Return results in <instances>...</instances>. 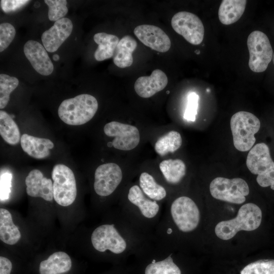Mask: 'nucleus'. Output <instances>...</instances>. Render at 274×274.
I'll return each instance as SVG.
<instances>
[{
  "label": "nucleus",
  "mask_w": 274,
  "mask_h": 274,
  "mask_svg": "<svg viewBox=\"0 0 274 274\" xmlns=\"http://www.w3.org/2000/svg\"><path fill=\"white\" fill-rule=\"evenodd\" d=\"M90 238L95 252L109 253L119 261L135 256L152 241L137 230L120 210L110 222L96 227Z\"/></svg>",
  "instance_id": "f257e3e1"
},
{
  "label": "nucleus",
  "mask_w": 274,
  "mask_h": 274,
  "mask_svg": "<svg viewBox=\"0 0 274 274\" xmlns=\"http://www.w3.org/2000/svg\"><path fill=\"white\" fill-rule=\"evenodd\" d=\"M200 210L190 197L170 199L152 236V241L175 249L180 234H190L198 227Z\"/></svg>",
  "instance_id": "f03ea898"
},
{
  "label": "nucleus",
  "mask_w": 274,
  "mask_h": 274,
  "mask_svg": "<svg viewBox=\"0 0 274 274\" xmlns=\"http://www.w3.org/2000/svg\"><path fill=\"white\" fill-rule=\"evenodd\" d=\"M120 210L137 230L152 240L162 214L161 203L148 198L138 184H130L124 189Z\"/></svg>",
  "instance_id": "7ed1b4c3"
},
{
  "label": "nucleus",
  "mask_w": 274,
  "mask_h": 274,
  "mask_svg": "<svg viewBox=\"0 0 274 274\" xmlns=\"http://www.w3.org/2000/svg\"><path fill=\"white\" fill-rule=\"evenodd\" d=\"M261 220L262 212L259 207L253 203H247L240 208L235 218L218 223L215 232L219 238L228 240L239 231L256 229L259 227Z\"/></svg>",
  "instance_id": "20e7f679"
},
{
  "label": "nucleus",
  "mask_w": 274,
  "mask_h": 274,
  "mask_svg": "<svg viewBox=\"0 0 274 274\" xmlns=\"http://www.w3.org/2000/svg\"><path fill=\"white\" fill-rule=\"evenodd\" d=\"M97 109L98 102L93 96L82 94L64 100L59 106L58 114L65 123L80 125L90 121Z\"/></svg>",
  "instance_id": "39448f33"
},
{
  "label": "nucleus",
  "mask_w": 274,
  "mask_h": 274,
  "mask_svg": "<svg viewBox=\"0 0 274 274\" xmlns=\"http://www.w3.org/2000/svg\"><path fill=\"white\" fill-rule=\"evenodd\" d=\"M260 128L259 119L251 113L239 111L230 119V128L234 147L238 151L250 150L255 143L254 135Z\"/></svg>",
  "instance_id": "423d86ee"
},
{
  "label": "nucleus",
  "mask_w": 274,
  "mask_h": 274,
  "mask_svg": "<svg viewBox=\"0 0 274 274\" xmlns=\"http://www.w3.org/2000/svg\"><path fill=\"white\" fill-rule=\"evenodd\" d=\"M246 165L251 173L257 175L256 181L260 186L274 185V161L266 144L258 143L252 148L247 155Z\"/></svg>",
  "instance_id": "0eeeda50"
},
{
  "label": "nucleus",
  "mask_w": 274,
  "mask_h": 274,
  "mask_svg": "<svg viewBox=\"0 0 274 274\" xmlns=\"http://www.w3.org/2000/svg\"><path fill=\"white\" fill-rule=\"evenodd\" d=\"M51 175L55 201L63 207L72 204L77 196L76 179L72 169L64 164H56Z\"/></svg>",
  "instance_id": "6e6552de"
},
{
  "label": "nucleus",
  "mask_w": 274,
  "mask_h": 274,
  "mask_svg": "<svg viewBox=\"0 0 274 274\" xmlns=\"http://www.w3.org/2000/svg\"><path fill=\"white\" fill-rule=\"evenodd\" d=\"M210 191L215 198L235 204H241L249 193L247 183L243 179L217 177L210 183Z\"/></svg>",
  "instance_id": "1a4fd4ad"
},
{
  "label": "nucleus",
  "mask_w": 274,
  "mask_h": 274,
  "mask_svg": "<svg viewBox=\"0 0 274 274\" xmlns=\"http://www.w3.org/2000/svg\"><path fill=\"white\" fill-rule=\"evenodd\" d=\"M250 57L249 66L256 73L265 71L272 59L273 52L267 36L259 30L252 32L247 39Z\"/></svg>",
  "instance_id": "9d476101"
},
{
  "label": "nucleus",
  "mask_w": 274,
  "mask_h": 274,
  "mask_svg": "<svg viewBox=\"0 0 274 274\" xmlns=\"http://www.w3.org/2000/svg\"><path fill=\"white\" fill-rule=\"evenodd\" d=\"M125 179L122 170L117 164L112 162L102 164L94 172V191L99 197H109L121 187Z\"/></svg>",
  "instance_id": "9b49d317"
},
{
  "label": "nucleus",
  "mask_w": 274,
  "mask_h": 274,
  "mask_svg": "<svg viewBox=\"0 0 274 274\" xmlns=\"http://www.w3.org/2000/svg\"><path fill=\"white\" fill-rule=\"evenodd\" d=\"M171 25L176 32L190 44L196 45L202 42L204 26L196 15L186 11L179 12L173 16Z\"/></svg>",
  "instance_id": "f8f14e48"
},
{
  "label": "nucleus",
  "mask_w": 274,
  "mask_h": 274,
  "mask_svg": "<svg viewBox=\"0 0 274 274\" xmlns=\"http://www.w3.org/2000/svg\"><path fill=\"white\" fill-rule=\"evenodd\" d=\"M104 131L108 136L114 138L112 145L118 150H132L136 147L140 141L138 128L130 124L111 121L105 125Z\"/></svg>",
  "instance_id": "ddd939ff"
},
{
  "label": "nucleus",
  "mask_w": 274,
  "mask_h": 274,
  "mask_svg": "<svg viewBox=\"0 0 274 274\" xmlns=\"http://www.w3.org/2000/svg\"><path fill=\"white\" fill-rule=\"evenodd\" d=\"M134 34L145 45L159 52H166L171 46L170 40L165 32L158 26L143 24L137 26Z\"/></svg>",
  "instance_id": "4468645a"
},
{
  "label": "nucleus",
  "mask_w": 274,
  "mask_h": 274,
  "mask_svg": "<svg viewBox=\"0 0 274 274\" xmlns=\"http://www.w3.org/2000/svg\"><path fill=\"white\" fill-rule=\"evenodd\" d=\"M73 28L72 22L67 18H62L55 21L53 25L42 35V41L47 51H56L70 36Z\"/></svg>",
  "instance_id": "2eb2a0df"
},
{
  "label": "nucleus",
  "mask_w": 274,
  "mask_h": 274,
  "mask_svg": "<svg viewBox=\"0 0 274 274\" xmlns=\"http://www.w3.org/2000/svg\"><path fill=\"white\" fill-rule=\"evenodd\" d=\"M24 54L31 63L33 68L43 76H48L53 71V64L47 52V50L41 44L29 40L23 47Z\"/></svg>",
  "instance_id": "dca6fc26"
},
{
  "label": "nucleus",
  "mask_w": 274,
  "mask_h": 274,
  "mask_svg": "<svg viewBox=\"0 0 274 274\" xmlns=\"http://www.w3.org/2000/svg\"><path fill=\"white\" fill-rule=\"evenodd\" d=\"M26 193L30 196L41 197L46 201L53 199V183L39 169L31 170L25 178Z\"/></svg>",
  "instance_id": "f3484780"
},
{
  "label": "nucleus",
  "mask_w": 274,
  "mask_h": 274,
  "mask_svg": "<svg viewBox=\"0 0 274 274\" xmlns=\"http://www.w3.org/2000/svg\"><path fill=\"white\" fill-rule=\"evenodd\" d=\"M167 83L166 74L161 70L156 69L149 76H142L138 78L134 88L140 97L149 98L164 89Z\"/></svg>",
  "instance_id": "a211bd4d"
},
{
  "label": "nucleus",
  "mask_w": 274,
  "mask_h": 274,
  "mask_svg": "<svg viewBox=\"0 0 274 274\" xmlns=\"http://www.w3.org/2000/svg\"><path fill=\"white\" fill-rule=\"evenodd\" d=\"M21 146L29 156L36 159H44L50 154V150L54 147L53 143L48 139L40 138L26 133L21 136Z\"/></svg>",
  "instance_id": "6ab92c4d"
},
{
  "label": "nucleus",
  "mask_w": 274,
  "mask_h": 274,
  "mask_svg": "<svg viewBox=\"0 0 274 274\" xmlns=\"http://www.w3.org/2000/svg\"><path fill=\"white\" fill-rule=\"evenodd\" d=\"M164 183L170 187L179 184L186 174L184 162L180 159H168L162 161L159 165Z\"/></svg>",
  "instance_id": "aec40b11"
},
{
  "label": "nucleus",
  "mask_w": 274,
  "mask_h": 274,
  "mask_svg": "<svg viewBox=\"0 0 274 274\" xmlns=\"http://www.w3.org/2000/svg\"><path fill=\"white\" fill-rule=\"evenodd\" d=\"M72 266L70 256L64 252L58 251L40 262L39 271L40 274H62L70 271Z\"/></svg>",
  "instance_id": "412c9836"
},
{
  "label": "nucleus",
  "mask_w": 274,
  "mask_h": 274,
  "mask_svg": "<svg viewBox=\"0 0 274 274\" xmlns=\"http://www.w3.org/2000/svg\"><path fill=\"white\" fill-rule=\"evenodd\" d=\"M138 185L144 193L151 199L161 203L167 197L166 186L159 183L154 176L148 172L140 174Z\"/></svg>",
  "instance_id": "4be33fe9"
},
{
  "label": "nucleus",
  "mask_w": 274,
  "mask_h": 274,
  "mask_svg": "<svg viewBox=\"0 0 274 274\" xmlns=\"http://www.w3.org/2000/svg\"><path fill=\"white\" fill-rule=\"evenodd\" d=\"M137 47L135 40L129 35L123 37L119 42L113 56V62L118 67L125 68L133 63L132 52Z\"/></svg>",
  "instance_id": "5701e85b"
},
{
  "label": "nucleus",
  "mask_w": 274,
  "mask_h": 274,
  "mask_svg": "<svg viewBox=\"0 0 274 274\" xmlns=\"http://www.w3.org/2000/svg\"><path fill=\"white\" fill-rule=\"evenodd\" d=\"M246 4V0H223L218 10L220 21L224 25L236 22L243 14Z\"/></svg>",
  "instance_id": "b1692460"
},
{
  "label": "nucleus",
  "mask_w": 274,
  "mask_h": 274,
  "mask_svg": "<svg viewBox=\"0 0 274 274\" xmlns=\"http://www.w3.org/2000/svg\"><path fill=\"white\" fill-rule=\"evenodd\" d=\"M93 39L98 45L94 54L97 61H103L113 56L119 42L116 36L105 32H98L94 35Z\"/></svg>",
  "instance_id": "393cba45"
},
{
  "label": "nucleus",
  "mask_w": 274,
  "mask_h": 274,
  "mask_svg": "<svg viewBox=\"0 0 274 274\" xmlns=\"http://www.w3.org/2000/svg\"><path fill=\"white\" fill-rule=\"evenodd\" d=\"M21 233L13 222L11 213L7 210L0 209V239L4 243L13 245L20 239Z\"/></svg>",
  "instance_id": "a878e982"
},
{
  "label": "nucleus",
  "mask_w": 274,
  "mask_h": 274,
  "mask_svg": "<svg viewBox=\"0 0 274 274\" xmlns=\"http://www.w3.org/2000/svg\"><path fill=\"white\" fill-rule=\"evenodd\" d=\"M0 134L6 143L11 145H16L21 140L17 125L4 111H0Z\"/></svg>",
  "instance_id": "bb28decb"
},
{
  "label": "nucleus",
  "mask_w": 274,
  "mask_h": 274,
  "mask_svg": "<svg viewBox=\"0 0 274 274\" xmlns=\"http://www.w3.org/2000/svg\"><path fill=\"white\" fill-rule=\"evenodd\" d=\"M182 144L180 133L171 130L159 138L156 142L154 149L157 154L164 156L169 153H174L178 150Z\"/></svg>",
  "instance_id": "cd10ccee"
},
{
  "label": "nucleus",
  "mask_w": 274,
  "mask_h": 274,
  "mask_svg": "<svg viewBox=\"0 0 274 274\" xmlns=\"http://www.w3.org/2000/svg\"><path fill=\"white\" fill-rule=\"evenodd\" d=\"M19 84L17 78L8 75H0V108H4L10 99L11 93Z\"/></svg>",
  "instance_id": "c85d7f7f"
},
{
  "label": "nucleus",
  "mask_w": 274,
  "mask_h": 274,
  "mask_svg": "<svg viewBox=\"0 0 274 274\" xmlns=\"http://www.w3.org/2000/svg\"><path fill=\"white\" fill-rule=\"evenodd\" d=\"M240 274H274V260H259L252 262L244 267Z\"/></svg>",
  "instance_id": "c756f323"
},
{
  "label": "nucleus",
  "mask_w": 274,
  "mask_h": 274,
  "mask_svg": "<svg viewBox=\"0 0 274 274\" xmlns=\"http://www.w3.org/2000/svg\"><path fill=\"white\" fill-rule=\"evenodd\" d=\"M44 2L49 7L48 15L50 21L55 22L63 18L67 13L65 0H45Z\"/></svg>",
  "instance_id": "7c9ffc66"
},
{
  "label": "nucleus",
  "mask_w": 274,
  "mask_h": 274,
  "mask_svg": "<svg viewBox=\"0 0 274 274\" xmlns=\"http://www.w3.org/2000/svg\"><path fill=\"white\" fill-rule=\"evenodd\" d=\"M16 34L14 27L5 22L0 24V52L4 51L13 40Z\"/></svg>",
  "instance_id": "2f4dec72"
},
{
  "label": "nucleus",
  "mask_w": 274,
  "mask_h": 274,
  "mask_svg": "<svg viewBox=\"0 0 274 274\" xmlns=\"http://www.w3.org/2000/svg\"><path fill=\"white\" fill-rule=\"evenodd\" d=\"M198 95L194 92H190L187 96V106L184 118L188 121H194L197 113Z\"/></svg>",
  "instance_id": "473e14b6"
},
{
  "label": "nucleus",
  "mask_w": 274,
  "mask_h": 274,
  "mask_svg": "<svg viewBox=\"0 0 274 274\" xmlns=\"http://www.w3.org/2000/svg\"><path fill=\"white\" fill-rule=\"evenodd\" d=\"M12 176L8 172L1 173L0 178V198L1 201H5L9 198L11 193Z\"/></svg>",
  "instance_id": "72a5a7b5"
},
{
  "label": "nucleus",
  "mask_w": 274,
  "mask_h": 274,
  "mask_svg": "<svg viewBox=\"0 0 274 274\" xmlns=\"http://www.w3.org/2000/svg\"><path fill=\"white\" fill-rule=\"evenodd\" d=\"M29 2L26 0H2L1 6L4 12L10 13L22 8Z\"/></svg>",
  "instance_id": "f704fd0d"
},
{
  "label": "nucleus",
  "mask_w": 274,
  "mask_h": 274,
  "mask_svg": "<svg viewBox=\"0 0 274 274\" xmlns=\"http://www.w3.org/2000/svg\"><path fill=\"white\" fill-rule=\"evenodd\" d=\"M12 268V263L7 258L0 257V274H10Z\"/></svg>",
  "instance_id": "c9c22d12"
},
{
  "label": "nucleus",
  "mask_w": 274,
  "mask_h": 274,
  "mask_svg": "<svg viewBox=\"0 0 274 274\" xmlns=\"http://www.w3.org/2000/svg\"><path fill=\"white\" fill-rule=\"evenodd\" d=\"M53 59L55 61H57L59 60V56L57 54H54L53 56Z\"/></svg>",
  "instance_id": "e433bc0d"
},
{
  "label": "nucleus",
  "mask_w": 274,
  "mask_h": 274,
  "mask_svg": "<svg viewBox=\"0 0 274 274\" xmlns=\"http://www.w3.org/2000/svg\"><path fill=\"white\" fill-rule=\"evenodd\" d=\"M121 274H129V272L124 269Z\"/></svg>",
  "instance_id": "4c0bfd02"
},
{
  "label": "nucleus",
  "mask_w": 274,
  "mask_h": 274,
  "mask_svg": "<svg viewBox=\"0 0 274 274\" xmlns=\"http://www.w3.org/2000/svg\"><path fill=\"white\" fill-rule=\"evenodd\" d=\"M197 51H195V53L197 54L200 53V51L199 50H197Z\"/></svg>",
  "instance_id": "58836bf2"
},
{
  "label": "nucleus",
  "mask_w": 274,
  "mask_h": 274,
  "mask_svg": "<svg viewBox=\"0 0 274 274\" xmlns=\"http://www.w3.org/2000/svg\"><path fill=\"white\" fill-rule=\"evenodd\" d=\"M272 61H273V63L274 64V53H273V56H272Z\"/></svg>",
  "instance_id": "ea45409f"
},
{
  "label": "nucleus",
  "mask_w": 274,
  "mask_h": 274,
  "mask_svg": "<svg viewBox=\"0 0 274 274\" xmlns=\"http://www.w3.org/2000/svg\"><path fill=\"white\" fill-rule=\"evenodd\" d=\"M207 90L208 92L210 91V90L209 89H208Z\"/></svg>",
  "instance_id": "a19ab883"
}]
</instances>
